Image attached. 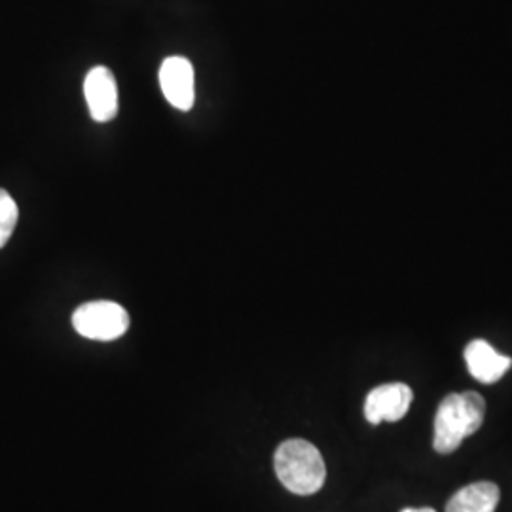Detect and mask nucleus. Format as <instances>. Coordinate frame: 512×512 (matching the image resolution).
Returning <instances> with one entry per match:
<instances>
[{
  "instance_id": "f257e3e1",
  "label": "nucleus",
  "mask_w": 512,
  "mask_h": 512,
  "mask_svg": "<svg viewBox=\"0 0 512 512\" xmlns=\"http://www.w3.org/2000/svg\"><path fill=\"white\" fill-rule=\"evenodd\" d=\"M486 401L476 391L452 393L442 399L435 416L433 446L439 454L456 452L461 442L475 435L484 423Z\"/></svg>"
},
{
  "instance_id": "f03ea898",
  "label": "nucleus",
  "mask_w": 512,
  "mask_h": 512,
  "mask_svg": "<svg viewBox=\"0 0 512 512\" xmlns=\"http://www.w3.org/2000/svg\"><path fill=\"white\" fill-rule=\"evenodd\" d=\"M274 463L279 482L293 494H317L325 484V461L321 452L308 440L283 442L275 452Z\"/></svg>"
},
{
  "instance_id": "7ed1b4c3",
  "label": "nucleus",
  "mask_w": 512,
  "mask_h": 512,
  "mask_svg": "<svg viewBox=\"0 0 512 512\" xmlns=\"http://www.w3.org/2000/svg\"><path fill=\"white\" fill-rule=\"evenodd\" d=\"M73 327L88 340L112 342L128 332V311L109 300L88 302L74 311Z\"/></svg>"
},
{
  "instance_id": "20e7f679",
  "label": "nucleus",
  "mask_w": 512,
  "mask_h": 512,
  "mask_svg": "<svg viewBox=\"0 0 512 512\" xmlns=\"http://www.w3.org/2000/svg\"><path fill=\"white\" fill-rule=\"evenodd\" d=\"M414 401V393L406 384H385L374 387L365 401L366 420L372 425H380L382 421L403 420Z\"/></svg>"
},
{
  "instance_id": "39448f33",
  "label": "nucleus",
  "mask_w": 512,
  "mask_h": 512,
  "mask_svg": "<svg viewBox=\"0 0 512 512\" xmlns=\"http://www.w3.org/2000/svg\"><path fill=\"white\" fill-rule=\"evenodd\" d=\"M160 86L165 99L175 109L186 112L194 107V67L186 57L173 55L164 59L160 67Z\"/></svg>"
},
{
  "instance_id": "423d86ee",
  "label": "nucleus",
  "mask_w": 512,
  "mask_h": 512,
  "mask_svg": "<svg viewBox=\"0 0 512 512\" xmlns=\"http://www.w3.org/2000/svg\"><path fill=\"white\" fill-rule=\"evenodd\" d=\"M84 95L95 122H110L118 114V86L107 67H93L84 80Z\"/></svg>"
},
{
  "instance_id": "0eeeda50",
  "label": "nucleus",
  "mask_w": 512,
  "mask_h": 512,
  "mask_svg": "<svg viewBox=\"0 0 512 512\" xmlns=\"http://www.w3.org/2000/svg\"><path fill=\"white\" fill-rule=\"evenodd\" d=\"M465 363L475 380L482 384H495L507 374L512 359L497 353L486 340H473L465 348Z\"/></svg>"
},
{
  "instance_id": "6e6552de",
  "label": "nucleus",
  "mask_w": 512,
  "mask_h": 512,
  "mask_svg": "<svg viewBox=\"0 0 512 512\" xmlns=\"http://www.w3.org/2000/svg\"><path fill=\"white\" fill-rule=\"evenodd\" d=\"M499 495L501 492L494 482H475L450 497L446 512H495Z\"/></svg>"
},
{
  "instance_id": "1a4fd4ad",
  "label": "nucleus",
  "mask_w": 512,
  "mask_h": 512,
  "mask_svg": "<svg viewBox=\"0 0 512 512\" xmlns=\"http://www.w3.org/2000/svg\"><path fill=\"white\" fill-rule=\"evenodd\" d=\"M18 217V203L14 202L6 190L0 188V249L12 238Z\"/></svg>"
},
{
  "instance_id": "9d476101",
  "label": "nucleus",
  "mask_w": 512,
  "mask_h": 512,
  "mask_svg": "<svg viewBox=\"0 0 512 512\" xmlns=\"http://www.w3.org/2000/svg\"><path fill=\"white\" fill-rule=\"evenodd\" d=\"M401 512H435L433 509H429V507H423V509H404Z\"/></svg>"
}]
</instances>
